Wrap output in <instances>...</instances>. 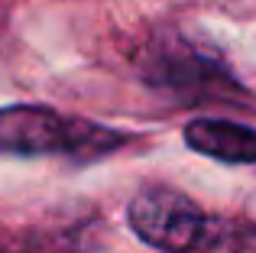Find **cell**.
I'll use <instances>...</instances> for the list:
<instances>
[{
    "label": "cell",
    "mask_w": 256,
    "mask_h": 253,
    "mask_svg": "<svg viewBox=\"0 0 256 253\" xmlns=\"http://www.w3.org/2000/svg\"><path fill=\"white\" fill-rule=\"evenodd\" d=\"M126 133L84 117H68L46 104L0 108V152L6 156H68L91 162L126 143Z\"/></svg>",
    "instance_id": "obj_1"
},
{
    "label": "cell",
    "mask_w": 256,
    "mask_h": 253,
    "mask_svg": "<svg viewBox=\"0 0 256 253\" xmlns=\"http://www.w3.org/2000/svg\"><path fill=\"white\" fill-rule=\"evenodd\" d=\"M140 78L159 94L175 101H234L244 98V84L214 49L188 39L185 32H152L140 52Z\"/></svg>",
    "instance_id": "obj_2"
},
{
    "label": "cell",
    "mask_w": 256,
    "mask_h": 253,
    "mask_svg": "<svg viewBox=\"0 0 256 253\" xmlns=\"http://www.w3.org/2000/svg\"><path fill=\"white\" fill-rule=\"evenodd\" d=\"M133 234L162 253H192L214 240V224L188 195L152 185L133 195L126 208Z\"/></svg>",
    "instance_id": "obj_3"
},
{
    "label": "cell",
    "mask_w": 256,
    "mask_h": 253,
    "mask_svg": "<svg viewBox=\"0 0 256 253\" xmlns=\"http://www.w3.org/2000/svg\"><path fill=\"white\" fill-rule=\"evenodd\" d=\"M185 146L208 159L227 166H253L256 162V130L224 117H194L182 130Z\"/></svg>",
    "instance_id": "obj_4"
}]
</instances>
